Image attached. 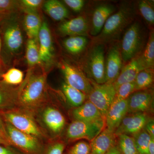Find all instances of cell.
I'll list each match as a JSON object with an SVG mask.
<instances>
[{
	"label": "cell",
	"instance_id": "6da1fadb",
	"mask_svg": "<svg viewBox=\"0 0 154 154\" xmlns=\"http://www.w3.org/2000/svg\"><path fill=\"white\" fill-rule=\"evenodd\" d=\"M19 94L18 108L35 116L39 109L48 102L49 93L46 72L29 73Z\"/></svg>",
	"mask_w": 154,
	"mask_h": 154
},
{
	"label": "cell",
	"instance_id": "7a4b0ae2",
	"mask_svg": "<svg viewBox=\"0 0 154 154\" xmlns=\"http://www.w3.org/2000/svg\"><path fill=\"white\" fill-rule=\"evenodd\" d=\"M134 14V9L131 5L121 6L116 13L107 19L97 39L108 42L115 39L132 22Z\"/></svg>",
	"mask_w": 154,
	"mask_h": 154
},
{
	"label": "cell",
	"instance_id": "3957f363",
	"mask_svg": "<svg viewBox=\"0 0 154 154\" xmlns=\"http://www.w3.org/2000/svg\"><path fill=\"white\" fill-rule=\"evenodd\" d=\"M0 114L5 121L20 131L36 137L42 140L46 137V134L38 125L35 116L31 113L17 107Z\"/></svg>",
	"mask_w": 154,
	"mask_h": 154
},
{
	"label": "cell",
	"instance_id": "277c9868",
	"mask_svg": "<svg viewBox=\"0 0 154 154\" xmlns=\"http://www.w3.org/2000/svg\"><path fill=\"white\" fill-rule=\"evenodd\" d=\"M5 121L8 140L11 145L25 154H44L47 144L45 143L43 140L22 132Z\"/></svg>",
	"mask_w": 154,
	"mask_h": 154
},
{
	"label": "cell",
	"instance_id": "5b68a950",
	"mask_svg": "<svg viewBox=\"0 0 154 154\" xmlns=\"http://www.w3.org/2000/svg\"><path fill=\"white\" fill-rule=\"evenodd\" d=\"M38 125L53 137H56L62 132L66 125V119L58 109L48 103L41 107L36 113Z\"/></svg>",
	"mask_w": 154,
	"mask_h": 154
},
{
	"label": "cell",
	"instance_id": "8992f818",
	"mask_svg": "<svg viewBox=\"0 0 154 154\" xmlns=\"http://www.w3.org/2000/svg\"><path fill=\"white\" fill-rule=\"evenodd\" d=\"M105 125L104 119L92 122L74 120L67 128L66 137L69 141L85 139L91 141L103 130Z\"/></svg>",
	"mask_w": 154,
	"mask_h": 154
},
{
	"label": "cell",
	"instance_id": "52a82bcc",
	"mask_svg": "<svg viewBox=\"0 0 154 154\" xmlns=\"http://www.w3.org/2000/svg\"><path fill=\"white\" fill-rule=\"evenodd\" d=\"M143 36L139 23L134 22L127 29L122 42L121 55L125 62L137 56L142 48Z\"/></svg>",
	"mask_w": 154,
	"mask_h": 154
},
{
	"label": "cell",
	"instance_id": "ba28073f",
	"mask_svg": "<svg viewBox=\"0 0 154 154\" xmlns=\"http://www.w3.org/2000/svg\"><path fill=\"white\" fill-rule=\"evenodd\" d=\"M116 90L113 84H96L88 94L90 102L99 110L105 118L110 105L115 99Z\"/></svg>",
	"mask_w": 154,
	"mask_h": 154
},
{
	"label": "cell",
	"instance_id": "9c48e42d",
	"mask_svg": "<svg viewBox=\"0 0 154 154\" xmlns=\"http://www.w3.org/2000/svg\"><path fill=\"white\" fill-rule=\"evenodd\" d=\"M3 23L0 28L2 39V54H14L18 52L22 46L23 35L20 26L17 23Z\"/></svg>",
	"mask_w": 154,
	"mask_h": 154
},
{
	"label": "cell",
	"instance_id": "30bf717a",
	"mask_svg": "<svg viewBox=\"0 0 154 154\" xmlns=\"http://www.w3.org/2000/svg\"><path fill=\"white\" fill-rule=\"evenodd\" d=\"M60 67L66 83L69 86L82 91L86 95L90 94L93 89V86L81 71L65 62L61 63Z\"/></svg>",
	"mask_w": 154,
	"mask_h": 154
},
{
	"label": "cell",
	"instance_id": "8fae6325",
	"mask_svg": "<svg viewBox=\"0 0 154 154\" xmlns=\"http://www.w3.org/2000/svg\"><path fill=\"white\" fill-rule=\"evenodd\" d=\"M88 66L91 76L96 84L101 85L106 83L104 49L101 45L93 48L89 57Z\"/></svg>",
	"mask_w": 154,
	"mask_h": 154
},
{
	"label": "cell",
	"instance_id": "7c38bea8",
	"mask_svg": "<svg viewBox=\"0 0 154 154\" xmlns=\"http://www.w3.org/2000/svg\"><path fill=\"white\" fill-rule=\"evenodd\" d=\"M25 83V79L18 86H11L0 79V113L18 107L19 94Z\"/></svg>",
	"mask_w": 154,
	"mask_h": 154
},
{
	"label": "cell",
	"instance_id": "4fadbf2b",
	"mask_svg": "<svg viewBox=\"0 0 154 154\" xmlns=\"http://www.w3.org/2000/svg\"><path fill=\"white\" fill-rule=\"evenodd\" d=\"M148 119L144 113H134L126 115L114 131V134L118 136L121 134L133 135L136 134L144 128Z\"/></svg>",
	"mask_w": 154,
	"mask_h": 154
},
{
	"label": "cell",
	"instance_id": "5bb4252c",
	"mask_svg": "<svg viewBox=\"0 0 154 154\" xmlns=\"http://www.w3.org/2000/svg\"><path fill=\"white\" fill-rule=\"evenodd\" d=\"M38 50L41 64L49 65L53 59L52 38L48 24L42 22L38 35Z\"/></svg>",
	"mask_w": 154,
	"mask_h": 154
},
{
	"label": "cell",
	"instance_id": "9a60e30c",
	"mask_svg": "<svg viewBox=\"0 0 154 154\" xmlns=\"http://www.w3.org/2000/svg\"><path fill=\"white\" fill-rule=\"evenodd\" d=\"M128 113V99L113 101L105 117V124L107 129L114 133Z\"/></svg>",
	"mask_w": 154,
	"mask_h": 154
},
{
	"label": "cell",
	"instance_id": "2e32d148",
	"mask_svg": "<svg viewBox=\"0 0 154 154\" xmlns=\"http://www.w3.org/2000/svg\"><path fill=\"white\" fill-rule=\"evenodd\" d=\"M152 94L148 91H139L128 98V113H144L149 110L152 104Z\"/></svg>",
	"mask_w": 154,
	"mask_h": 154
},
{
	"label": "cell",
	"instance_id": "e0dca14e",
	"mask_svg": "<svg viewBox=\"0 0 154 154\" xmlns=\"http://www.w3.org/2000/svg\"><path fill=\"white\" fill-rule=\"evenodd\" d=\"M122 66L121 52L117 46H114L109 50L105 62L106 83H114L121 72Z\"/></svg>",
	"mask_w": 154,
	"mask_h": 154
},
{
	"label": "cell",
	"instance_id": "ac0fdd59",
	"mask_svg": "<svg viewBox=\"0 0 154 154\" xmlns=\"http://www.w3.org/2000/svg\"><path fill=\"white\" fill-rule=\"evenodd\" d=\"M144 69H145L140 56L133 58L129 63L122 69L118 77L113 83L116 90L122 84L134 82L138 74Z\"/></svg>",
	"mask_w": 154,
	"mask_h": 154
},
{
	"label": "cell",
	"instance_id": "d6986e66",
	"mask_svg": "<svg viewBox=\"0 0 154 154\" xmlns=\"http://www.w3.org/2000/svg\"><path fill=\"white\" fill-rule=\"evenodd\" d=\"M89 25L86 18L80 16L62 23L59 27L60 33L70 36L87 35Z\"/></svg>",
	"mask_w": 154,
	"mask_h": 154
},
{
	"label": "cell",
	"instance_id": "ffe728a7",
	"mask_svg": "<svg viewBox=\"0 0 154 154\" xmlns=\"http://www.w3.org/2000/svg\"><path fill=\"white\" fill-rule=\"evenodd\" d=\"M114 133L106 128L91 141V154H105L115 145Z\"/></svg>",
	"mask_w": 154,
	"mask_h": 154
},
{
	"label": "cell",
	"instance_id": "44dd1931",
	"mask_svg": "<svg viewBox=\"0 0 154 154\" xmlns=\"http://www.w3.org/2000/svg\"><path fill=\"white\" fill-rule=\"evenodd\" d=\"M72 115L74 120L79 121L92 122L102 119H105L98 108L89 100L85 101L81 106L74 108Z\"/></svg>",
	"mask_w": 154,
	"mask_h": 154
},
{
	"label": "cell",
	"instance_id": "7402d4cb",
	"mask_svg": "<svg viewBox=\"0 0 154 154\" xmlns=\"http://www.w3.org/2000/svg\"><path fill=\"white\" fill-rule=\"evenodd\" d=\"M114 8L111 5H100L94 11L91 33L93 36L99 35L102 31L105 22L114 11Z\"/></svg>",
	"mask_w": 154,
	"mask_h": 154
},
{
	"label": "cell",
	"instance_id": "603a6c76",
	"mask_svg": "<svg viewBox=\"0 0 154 154\" xmlns=\"http://www.w3.org/2000/svg\"><path fill=\"white\" fill-rule=\"evenodd\" d=\"M24 26L25 31L29 38H33L38 41V35L41 27V19L35 11H26Z\"/></svg>",
	"mask_w": 154,
	"mask_h": 154
},
{
	"label": "cell",
	"instance_id": "cb8c5ba5",
	"mask_svg": "<svg viewBox=\"0 0 154 154\" xmlns=\"http://www.w3.org/2000/svg\"><path fill=\"white\" fill-rule=\"evenodd\" d=\"M45 11L51 19L60 21L67 18L69 11L66 6L57 0H49L44 4Z\"/></svg>",
	"mask_w": 154,
	"mask_h": 154
},
{
	"label": "cell",
	"instance_id": "d4e9b609",
	"mask_svg": "<svg viewBox=\"0 0 154 154\" xmlns=\"http://www.w3.org/2000/svg\"><path fill=\"white\" fill-rule=\"evenodd\" d=\"M62 89L69 104L74 108L81 106L85 102L87 98L85 94L66 83H63Z\"/></svg>",
	"mask_w": 154,
	"mask_h": 154
},
{
	"label": "cell",
	"instance_id": "484cf974",
	"mask_svg": "<svg viewBox=\"0 0 154 154\" xmlns=\"http://www.w3.org/2000/svg\"><path fill=\"white\" fill-rule=\"evenodd\" d=\"M88 40L85 36H69L64 40V47L69 53L72 54H77L85 49Z\"/></svg>",
	"mask_w": 154,
	"mask_h": 154
},
{
	"label": "cell",
	"instance_id": "4316f807",
	"mask_svg": "<svg viewBox=\"0 0 154 154\" xmlns=\"http://www.w3.org/2000/svg\"><path fill=\"white\" fill-rule=\"evenodd\" d=\"M26 57L29 66L32 67L40 64L38 41L33 38H29L26 48Z\"/></svg>",
	"mask_w": 154,
	"mask_h": 154
},
{
	"label": "cell",
	"instance_id": "83f0119b",
	"mask_svg": "<svg viewBox=\"0 0 154 154\" xmlns=\"http://www.w3.org/2000/svg\"><path fill=\"white\" fill-rule=\"evenodd\" d=\"M145 69H152L154 65V34L152 31L150 34L144 52L140 56Z\"/></svg>",
	"mask_w": 154,
	"mask_h": 154
},
{
	"label": "cell",
	"instance_id": "f1b7e54d",
	"mask_svg": "<svg viewBox=\"0 0 154 154\" xmlns=\"http://www.w3.org/2000/svg\"><path fill=\"white\" fill-rule=\"evenodd\" d=\"M1 80L9 85H19L24 81V73L19 69L12 68L3 73Z\"/></svg>",
	"mask_w": 154,
	"mask_h": 154
},
{
	"label": "cell",
	"instance_id": "f546056e",
	"mask_svg": "<svg viewBox=\"0 0 154 154\" xmlns=\"http://www.w3.org/2000/svg\"><path fill=\"white\" fill-rule=\"evenodd\" d=\"M151 69L140 72L134 81L135 91H141L149 88L153 82V73Z\"/></svg>",
	"mask_w": 154,
	"mask_h": 154
},
{
	"label": "cell",
	"instance_id": "4dcf8cb0",
	"mask_svg": "<svg viewBox=\"0 0 154 154\" xmlns=\"http://www.w3.org/2000/svg\"><path fill=\"white\" fill-rule=\"evenodd\" d=\"M136 147L138 154H148V150L151 137L143 129L140 131L133 135Z\"/></svg>",
	"mask_w": 154,
	"mask_h": 154
},
{
	"label": "cell",
	"instance_id": "1f68e13d",
	"mask_svg": "<svg viewBox=\"0 0 154 154\" xmlns=\"http://www.w3.org/2000/svg\"><path fill=\"white\" fill-rule=\"evenodd\" d=\"M118 136L119 140L117 146L122 154H138L132 137L126 134H121Z\"/></svg>",
	"mask_w": 154,
	"mask_h": 154
},
{
	"label": "cell",
	"instance_id": "d6a6232c",
	"mask_svg": "<svg viewBox=\"0 0 154 154\" xmlns=\"http://www.w3.org/2000/svg\"><path fill=\"white\" fill-rule=\"evenodd\" d=\"M138 8L142 16L150 25L154 23V11L152 4L149 1H141L139 2Z\"/></svg>",
	"mask_w": 154,
	"mask_h": 154
},
{
	"label": "cell",
	"instance_id": "836d02e7",
	"mask_svg": "<svg viewBox=\"0 0 154 154\" xmlns=\"http://www.w3.org/2000/svg\"><path fill=\"white\" fill-rule=\"evenodd\" d=\"M135 91L134 82L122 84L116 89L114 101H121L128 99Z\"/></svg>",
	"mask_w": 154,
	"mask_h": 154
},
{
	"label": "cell",
	"instance_id": "e575fe53",
	"mask_svg": "<svg viewBox=\"0 0 154 154\" xmlns=\"http://www.w3.org/2000/svg\"><path fill=\"white\" fill-rule=\"evenodd\" d=\"M66 153L69 154H91L90 144L86 142H79L71 147Z\"/></svg>",
	"mask_w": 154,
	"mask_h": 154
},
{
	"label": "cell",
	"instance_id": "d590c367",
	"mask_svg": "<svg viewBox=\"0 0 154 154\" xmlns=\"http://www.w3.org/2000/svg\"><path fill=\"white\" fill-rule=\"evenodd\" d=\"M66 145L61 141L52 142L46 144L44 154H63Z\"/></svg>",
	"mask_w": 154,
	"mask_h": 154
},
{
	"label": "cell",
	"instance_id": "8d00e7d4",
	"mask_svg": "<svg viewBox=\"0 0 154 154\" xmlns=\"http://www.w3.org/2000/svg\"><path fill=\"white\" fill-rule=\"evenodd\" d=\"M18 2L11 0H0V14L9 16L17 8Z\"/></svg>",
	"mask_w": 154,
	"mask_h": 154
},
{
	"label": "cell",
	"instance_id": "74e56055",
	"mask_svg": "<svg viewBox=\"0 0 154 154\" xmlns=\"http://www.w3.org/2000/svg\"><path fill=\"white\" fill-rule=\"evenodd\" d=\"M43 1L41 0H22L21 5L28 11H35L40 8Z\"/></svg>",
	"mask_w": 154,
	"mask_h": 154
},
{
	"label": "cell",
	"instance_id": "f35d334b",
	"mask_svg": "<svg viewBox=\"0 0 154 154\" xmlns=\"http://www.w3.org/2000/svg\"><path fill=\"white\" fill-rule=\"evenodd\" d=\"M63 2L72 10L76 12L82 9L85 2L83 0H64Z\"/></svg>",
	"mask_w": 154,
	"mask_h": 154
},
{
	"label": "cell",
	"instance_id": "ab89813d",
	"mask_svg": "<svg viewBox=\"0 0 154 154\" xmlns=\"http://www.w3.org/2000/svg\"><path fill=\"white\" fill-rule=\"evenodd\" d=\"M0 154H25L12 145H0Z\"/></svg>",
	"mask_w": 154,
	"mask_h": 154
},
{
	"label": "cell",
	"instance_id": "60d3db41",
	"mask_svg": "<svg viewBox=\"0 0 154 154\" xmlns=\"http://www.w3.org/2000/svg\"><path fill=\"white\" fill-rule=\"evenodd\" d=\"M146 131L152 138H154V121L153 119H148L144 128Z\"/></svg>",
	"mask_w": 154,
	"mask_h": 154
},
{
	"label": "cell",
	"instance_id": "b9f144b4",
	"mask_svg": "<svg viewBox=\"0 0 154 154\" xmlns=\"http://www.w3.org/2000/svg\"><path fill=\"white\" fill-rule=\"evenodd\" d=\"M0 134L2 135L8 141L7 132H6L5 121L1 114H0Z\"/></svg>",
	"mask_w": 154,
	"mask_h": 154
},
{
	"label": "cell",
	"instance_id": "7bdbcfd3",
	"mask_svg": "<svg viewBox=\"0 0 154 154\" xmlns=\"http://www.w3.org/2000/svg\"><path fill=\"white\" fill-rule=\"evenodd\" d=\"M2 31L0 28V67L3 69L4 71L5 72L7 66L4 63L2 58Z\"/></svg>",
	"mask_w": 154,
	"mask_h": 154
},
{
	"label": "cell",
	"instance_id": "ee69618b",
	"mask_svg": "<svg viewBox=\"0 0 154 154\" xmlns=\"http://www.w3.org/2000/svg\"><path fill=\"white\" fill-rule=\"evenodd\" d=\"M105 154H122L117 146L114 145Z\"/></svg>",
	"mask_w": 154,
	"mask_h": 154
},
{
	"label": "cell",
	"instance_id": "f6af8a7d",
	"mask_svg": "<svg viewBox=\"0 0 154 154\" xmlns=\"http://www.w3.org/2000/svg\"><path fill=\"white\" fill-rule=\"evenodd\" d=\"M148 152V154H154V138L151 137L149 143Z\"/></svg>",
	"mask_w": 154,
	"mask_h": 154
},
{
	"label": "cell",
	"instance_id": "bcb514c9",
	"mask_svg": "<svg viewBox=\"0 0 154 154\" xmlns=\"http://www.w3.org/2000/svg\"><path fill=\"white\" fill-rule=\"evenodd\" d=\"M0 145H11L8 140L1 134H0Z\"/></svg>",
	"mask_w": 154,
	"mask_h": 154
},
{
	"label": "cell",
	"instance_id": "7dc6e473",
	"mask_svg": "<svg viewBox=\"0 0 154 154\" xmlns=\"http://www.w3.org/2000/svg\"><path fill=\"white\" fill-rule=\"evenodd\" d=\"M8 16L7 15H5L2 14H0V23H1L3 20H5V19L8 17Z\"/></svg>",
	"mask_w": 154,
	"mask_h": 154
},
{
	"label": "cell",
	"instance_id": "c3c4849f",
	"mask_svg": "<svg viewBox=\"0 0 154 154\" xmlns=\"http://www.w3.org/2000/svg\"><path fill=\"white\" fill-rule=\"evenodd\" d=\"M5 71L3 70L0 67V79H1V75H2V74L3 73L5 72Z\"/></svg>",
	"mask_w": 154,
	"mask_h": 154
},
{
	"label": "cell",
	"instance_id": "681fc988",
	"mask_svg": "<svg viewBox=\"0 0 154 154\" xmlns=\"http://www.w3.org/2000/svg\"><path fill=\"white\" fill-rule=\"evenodd\" d=\"M63 154H69L66 153H64Z\"/></svg>",
	"mask_w": 154,
	"mask_h": 154
}]
</instances>
